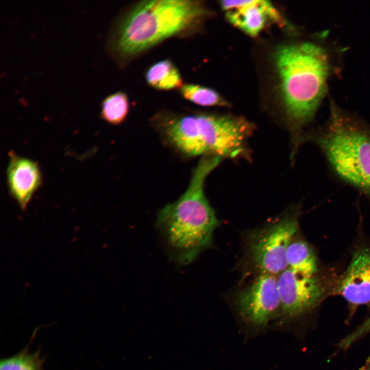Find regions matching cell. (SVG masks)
Returning a JSON list of instances; mask_svg holds the SVG:
<instances>
[{"label":"cell","instance_id":"6da1fadb","mask_svg":"<svg viewBox=\"0 0 370 370\" xmlns=\"http://www.w3.org/2000/svg\"><path fill=\"white\" fill-rule=\"evenodd\" d=\"M221 159L216 156L202 157L184 193L158 214L157 225L174 258L181 265L193 262L212 243L219 221L203 187L206 178Z\"/></svg>","mask_w":370,"mask_h":370},{"label":"cell","instance_id":"7a4b0ae2","mask_svg":"<svg viewBox=\"0 0 370 370\" xmlns=\"http://www.w3.org/2000/svg\"><path fill=\"white\" fill-rule=\"evenodd\" d=\"M207 13L200 1L140 2L116 24L107 49L117 59L134 57L166 39L192 29Z\"/></svg>","mask_w":370,"mask_h":370},{"label":"cell","instance_id":"3957f363","mask_svg":"<svg viewBox=\"0 0 370 370\" xmlns=\"http://www.w3.org/2000/svg\"><path fill=\"white\" fill-rule=\"evenodd\" d=\"M273 59L284 112L300 141L303 129L312 121L324 96L328 57L321 46L303 42L279 46Z\"/></svg>","mask_w":370,"mask_h":370},{"label":"cell","instance_id":"277c9868","mask_svg":"<svg viewBox=\"0 0 370 370\" xmlns=\"http://www.w3.org/2000/svg\"><path fill=\"white\" fill-rule=\"evenodd\" d=\"M157 120L167 142L188 157L243 156L254 129L246 119L228 115L166 114L159 115Z\"/></svg>","mask_w":370,"mask_h":370},{"label":"cell","instance_id":"5b68a950","mask_svg":"<svg viewBox=\"0 0 370 370\" xmlns=\"http://www.w3.org/2000/svg\"><path fill=\"white\" fill-rule=\"evenodd\" d=\"M334 172L370 198V124L331 103L329 119L310 139Z\"/></svg>","mask_w":370,"mask_h":370},{"label":"cell","instance_id":"8992f818","mask_svg":"<svg viewBox=\"0 0 370 370\" xmlns=\"http://www.w3.org/2000/svg\"><path fill=\"white\" fill-rule=\"evenodd\" d=\"M295 217L286 215L263 230L252 241L250 254L262 273L279 275L287 268V250L298 230Z\"/></svg>","mask_w":370,"mask_h":370},{"label":"cell","instance_id":"52a82bcc","mask_svg":"<svg viewBox=\"0 0 370 370\" xmlns=\"http://www.w3.org/2000/svg\"><path fill=\"white\" fill-rule=\"evenodd\" d=\"M235 304L246 322L256 327L266 325L281 311L277 276L261 273L239 292Z\"/></svg>","mask_w":370,"mask_h":370},{"label":"cell","instance_id":"ba28073f","mask_svg":"<svg viewBox=\"0 0 370 370\" xmlns=\"http://www.w3.org/2000/svg\"><path fill=\"white\" fill-rule=\"evenodd\" d=\"M281 312L294 319L313 309L325 296V287L315 276H307L289 268L277 276Z\"/></svg>","mask_w":370,"mask_h":370},{"label":"cell","instance_id":"9c48e42d","mask_svg":"<svg viewBox=\"0 0 370 370\" xmlns=\"http://www.w3.org/2000/svg\"><path fill=\"white\" fill-rule=\"evenodd\" d=\"M335 292L353 306L370 303L369 247L361 248L354 252Z\"/></svg>","mask_w":370,"mask_h":370},{"label":"cell","instance_id":"30bf717a","mask_svg":"<svg viewBox=\"0 0 370 370\" xmlns=\"http://www.w3.org/2000/svg\"><path fill=\"white\" fill-rule=\"evenodd\" d=\"M7 179L10 193L22 209L27 207L33 193L41 185L42 177L36 162L9 153Z\"/></svg>","mask_w":370,"mask_h":370},{"label":"cell","instance_id":"8fae6325","mask_svg":"<svg viewBox=\"0 0 370 370\" xmlns=\"http://www.w3.org/2000/svg\"><path fill=\"white\" fill-rule=\"evenodd\" d=\"M227 19L252 36H256L269 20L282 22L281 17L273 5L267 1H245L236 8L226 11Z\"/></svg>","mask_w":370,"mask_h":370},{"label":"cell","instance_id":"7c38bea8","mask_svg":"<svg viewBox=\"0 0 370 370\" xmlns=\"http://www.w3.org/2000/svg\"><path fill=\"white\" fill-rule=\"evenodd\" d=\"M287 268L303 275L315 276L318 263L314 253L308 244L303 240L292 241L287 250Z\"/></svg>","mask_w":370,"mask_h":370},{"label":"cell","instance_id":"4fadbf2b","mask_svg":"<svg viewBox=\"0 0 370 370\" xmlns=\"http://www.w3.org/2000/svg\"><path fill=\"white\" fill-rule=\"evenodd\" d=\"M145 79L149 85L159 90L180 88L183 86L179 70L169 60H161L150 67Z\"/></svg>","mask_w":370,"mask_h":370},{"label":"cell","instance_id":"5bb4252c","mask_svg":"<svg viewBox=\"0 0 370 370\" xmlns=\"http://www.w3.org/2000/svg\"><path fill=\"white\" fill-rule=\"evenodd\" d=\"M101 107V118L109 124L119 125L124 121L128 113V97L122 91L116 92L105 98Z\"/></svg>","mask_w":370,"mask_h":370},{"label":"cell","instance_id":"9a60e30c","mask_svg":"<svg viewBox=\"0 0 370 370\" xmlns=\"http://www.w3.org/2000/svg\"><path fill=\"white\" fill-rule=\"evenodd\" d=\"M181 96L186 99L202 106H228L229 103L216 90L209 87L194 84L183 85L180 88Z\"/></svg>","mask_w":370,"mask_h":370},{"label":"cell","instance_id":"2e32d148","mask_svg":"<svg viewBox=\"0 0 370 370\" xmlns=\"http://www.w3.org/2000/svg\"><path fill=\"white\" fill-rule=\"evenodd\" d=\"M0 370H42L38 354L22 353L1 361Z\"/></svg>","mask_w":370,"mask_h":370},{"label":"cell","instance_id":"e0dca14e","mask_svg":"<svg viewBox=\"0 0 370 370\" xmlns=\"http://www.w3.org/2000/svg\"><path fill=\"white\" fill-rule=\"evenodd\" d=\"M370 334V316L350 334L347 335L338 344L341 350H346L354 343Z\"/></svg>","mask_w":370,"mask_h":370},{"label":"cell","instance_id":"ac0fdd59","mask_svg":"<svg viewBox=\"0 0 370 370\" xmlns=\"http://www.w3.org/2000/svg\"><path fill=\"white\" fill-rule=\"evenodd\" d=\"M360 370H370V358L368 359L365 364Z\"/></svg>","mask_w":370,"mask_h":370}]
</instances>
